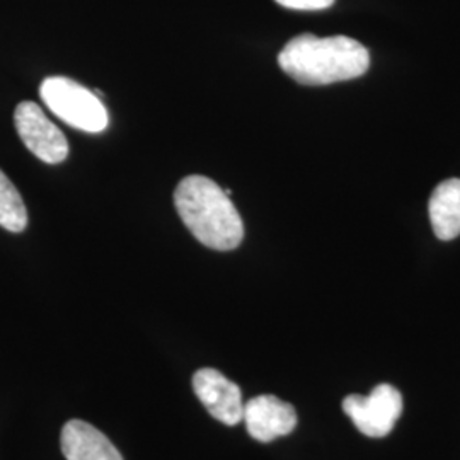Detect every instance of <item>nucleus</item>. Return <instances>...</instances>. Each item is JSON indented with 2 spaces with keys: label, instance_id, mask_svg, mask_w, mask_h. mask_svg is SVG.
Listing matches in <instances>:
<instances>
[{
  "label": "nucleus",
  "instance_id": "nucleus-11",
  "mask_svg": "<svg viewBox=\"0 0 460 460\" xmlns=\"http://www.w3.org/2000/svg\"><path fill=\"white\" fill-rule=\"evenodd\" d=\"M281 7L294 11H323L328 9L334 0H275Z\"/></svg>",
  "mask_w": 460,
  "mask_h": 460
},
{
  "label": "nucleus",
  "instance_id": "nucleus-9",
  "mask_svg": "<svg viewBox=\"0 0 460 460\" xmlns=\"http://www.w3.org/2000/svg\"><path fill=\"white\" fill-rule=\"evenodd\" d=\"M429 222L440 241H452L460 235V180L440 182L431 193Z\"/></svg>",
  "mask_w": 460,
  "mask_h": 460
},
{
  "label": "nucleus",
  "instance_id": "nucleus-1",
  "mask_svg": "<svg viewBox=\"0 0 460 460\" xmlns=\"http://www.w3.org/2000/svg\"><path fill=\"white\" fill-rule=\"evenodd\" d=\"M279 66L302 85H328L363 75L370 66V55L362 43L348 36L304 33L279 51Z\"/></svg>",
  "mask_w": 460,
  "mask_h": 460
},
{
  "label": "nucleus",
  "instance_id": "nucleus-10",
  "mask_svg": "<svg viewBox=\"0 0 460 460\" xmlns=\"http://www.w3.org/2000/svg\"><path fill=\"white\" fill-rule=\"evenodd\" d=\"M0 226L9 232H22L28 226V210L16 186L0 171Z\"/></svg>",
  "mask_w": 460,
  "mask_h": 460
},
{
  "label": "nucleus",
  "instance_id": "nucleus-5",
  "mask_svg": "<svg viewBox=\"0 0 460 460\" xmlns=\"http://www.w3.org/2000/svg\"><path fill=\"white\" fill-rule=\"evenodd\" d=\"M17 135L34 155L47 164H60L68 155L66 135L31 101L19 102L14 113Z\"/></svg>",
  "mask_w": 460,
  "mask_h": 460
},
{
  "label": "nucleus",
  "instance_id": "nucleus-4",
  "mask_svg": "<svg viewBox=\"0 0 460 460\" xmlns=\"http://www.w3.org/2000/svg\"><path fill=\"white\" fill-rule=\"evenodd\" d=\"M343 411L360 433L382 438L394 429L395 421L402 412V395L393 385L380 384L370 395L345 397Z\"/></svg>",
  "mask_w": 460,
  "mask_h": 460
},
{
  "label": "nucleus",
  "instance_id": "nucleus-7",
  "mask_svg": "<svg viewBox=\"0 0 460 460\" xmlns=\"http://www.w3.org/2000/svg\"><path fill=\"white\" fill-rule=\"evenodd\" d=\"M243 421L254 440L270 444L296 429V412L292 404L277 395H258L244 404Z\"/></svg>",
  "mask_w": 460,
  "mask_h": 460
},
{
  "label": "nucleus",
  "instance_id": "nucleus-3",
  "mask_svg": "<svg viewBox=\"0 0 460 460\" xmlns=\"http://www.w3.org/2000/svg\"><path fill=\"white\" fill-rule=\"evenodd\" d=\"M40 96L49 111L72 128L99 133L108 127L110 116L102 99L72 79H45L40 85Z\"/></svg>",
  "mask_w": 460,
  "mask_h": 460
},
{
  "label": "nucleus",
  "instance_id": "nucleus-8",
  "mask_svg": "<svg viewBox=\"0 0 460 460\" xmlns=\"http://www.w3.org/2000/svg\"><path fill=\"white\" fill-rule=\"evenodd\" d=\"M62 452L66 460H123L108 437L83 420H70L62 429Z\"/></svg>",
  "mask_w": 460,
  "mask_h": 460
},
{
  "label": "nucleus",
  "instance_id": "nucleus-2",
  "mask_svg": "<svg viewBox=\"0 0 460 460\" xmlns=\"http://www.w3.org/2000/svg\"><path fill=\"white\" fill-rule=\"evenodd\" d=\"M174 207L182 224L203 246L232 251L244 239L243 218L229 195L210 178L188 176L174 191Z\"/></svg>",
  "mask_w": 460,
  "mask_h": 460
},
{
  "label": "nucleus",
  "instance_id": "nucleus-6",
  "mask_svg": "<svg viewBox=\"0 0 460 460\" xmlns=\"http://www.w3.org/2000/svg\"><path fill=\"white\" fill-rule=\"evenodd\" d=\"M193 389L207 411L224 425L243 421L244 402L239 385L215 368H201L193 377Z\"/></svg>",
  "mask_w": 460,
  "mask_h": 460
}]
</instances>
